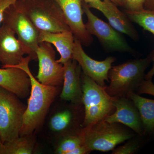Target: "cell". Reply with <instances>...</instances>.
Returning a JSON list of instances; mask_svg holds the SVG:
<instances>
[{
  "instance_id": "obj_4",
  "label": "cell",
  "mask_w": 154,
  "mask_h": 154,
  "mask_svg": "<svg viewBox=\"0 0 154 154\" xmlns=\"http://www.w3.org/2000/svg\"><path fill=\"white\" fill-rule=\"evenodd\" d=\"M82 89V104L85 108L83 128L90 126L110 115L115 107L113 97L105 91V87L83 73L81 75Z\"/></svg>"
},
{
  "instance_id": "obj_11",
  "label": "cell",
  "mask_w": 154,
  "mask_h": 154,
  "mask_svg": "<svg viewBox=\"0 0 154 154\" xmlns=\"http://www.w3.org/2000/svg\"><path fill=\"white\" fill-rule=\"evenodd\" d=\"M82 45L81 42L75 38L72 59L79 65L83 73L99 85L105 87V81L109 82L108 72L115 61V58L108 57L103 61L95 60L86 53Z\"/></svg>"
},
{
  "instance_id": "obj_6",
  "label": "cell",
  "mask_w": 154,
  "mask_h": 154,
  "mask_svg": "<svg viewBox=\"0 0 154 154\" xmlns=\"http://www.w3.org/2000/svg\"><path fill=\"white\" fill-rule=\"evenodd\" d=\"M19 99L0 86V140L2 143L20 136L27 106Z\"/></svg>"
},
{
  "instance_id": "obj_27",
  "label": "cell",
  "mask_w": 154,
  "mask_h": 154,
  "mask_svg": "<svg viewBox=\"0 0 154 154\" xmlns=\"http://www.w3.org/2000/svg\"><path fill=\"white\" fill-rule=\"evenodd\" d=\"M144 9L154 11V0H146Z\"/></svg>"
},
{
  "instance_id": "obj_22",
  "label": "cell",
  "mask_w": 154,
  "mask_h": 154,
  "mask_svg": "<svg viewBox=\"0 0 154 154\" xmlns=\"http://www.w3.org/2000/svg\"><path fill=\"white\" fill-rule=\"evenodd\" d=\"M124 13L131 21L139 25L144 30L149 31L154 35V11L145 9L139 11L125 10Z\"/></svg>"
},
{
  "instance_id": "obj_3",
  "label": "cell",
  "mask_w": 154,
  "mask_h": 154,
  "mask_svg": "<svg viewBox=\"0 0 154 154\" xmlns=\"http://www.w3.org/2000/svg\"><path fill=\"white\" fill-rule=\"evenodd\" d=\"M17 2L39 31L55 33L71 31L62 11L53 0Z\"/></svg>"
},
{
  "instance_id": "obj_12",
  "label": "cell",
  "mask_w": 154,
  "mask_h": 154,
  "mask_svg": "<svg viewBox=\"0 0 154 154\" xmlns=\"http://www.w3.org/2000/svg\"><path fill=\"white\" fill-rule=\"evenodd\" d=\"M59 6L67 24L76 39L82 45L89 46L93 42L83 20V0H53Z\"/></svg>"
},
{
  "instance_id": "obj_20",
  "label": "cell",
  "mask_w": 154,
  "mask_h": 154,
  "mask_svg": "<svg viewBox=\"0 0 154 154\" xmlns=\"http://www.w3.org/2000/svg\"><path fill=\"white\" fill-rule=\"evenodd\" d=\"M35 145L33 134L19 136L5 143L0 141V154H32L34 152Z\"/></svg>"
},
{
  "instance_id": "obj_19",
  "label": "cell",
  "mask_w": 154,
  "mask_h": 154,
  "mask_svg": "<svg viewBox=\"0 0 154 154\" xmlns=\"http://www.w3.org/2000/svg\"><path fill=\"white\" fill-rule=\"evenodd\" d=\"M137 108L142 122L144 130L146 132H154V100L141 97L134 92L128 94Z\"/></svg>"
},
{
  "instance_id": "obj_30",
  "label": "cell",
  "mask_w": 154,
  "mask_h": 154,
  "mask_svg": "<svg viewBox=\"0 0 154 154\" xmlns=\"http://www.w3.org/2000/svg\"><path fill=\"white\" fill-rule=\"evenodd\" d=\"M85 3L86 4L89 5V4H91V3L94 2H96L97 0H83Z\"/></svg>"
},
{
  "instance_id": "obj_16",
  "label": "cell",
  "mask_w": 154,
  "mask_h": 154,
  "mask_svg": "<svg viewBox=\"0 0 154 154\" xmlns=\"http://www.w3.org/2000/svg\"><path fill=\"white\" fill-rule=\"evenodd\" d=\"M0 86L8 90L20 99L30 93L31 83L27 73L17 67L0 69Z\"/></svg>"
},
{
  "instance_id": "obj_21",
  "label": "cell",
  "mask_w": 154,
  "mask_h": 154,
  "mask_svg": "<svg viewBox=\"0 0 154 154\" xmlns=\"http://www.w3.org/2000/svg\"><path fill=\"white\" fill-rule=\"evenodd\" d=\"M84 145L81 130L78 132L72 133L61 136L55 150L57 154H73L77 148Z\"/></svg>"
},
{
  "instance_id": "obj_24",
  "label": "cell",
  "mask_w": 154,
  "mask_h": 154,
  "mask_svg": "<svg viewBox=\"0 0 154 154\" xmlns=\"http://www.w3.org/2000/svg\"><path fill=\"white\" fill-rule=\"evenodd\" d=\"M146 0H125L124 7L125 10L131 11H139L144 9Z\"/></svg>"
},
{
  "instance_id": "obj_10",
  "label": "cell",
  "mask_w": 154,
  "mask_h": 154,
  "mask_svg": "<svg viewBox=\"0 0 154 154\" xmlns=\"http://www.w3.org/2000/svg\"><path fill=\"white\" fill-rule=\"evenodd\" d=\"M13 30L2 24L0 27V63L3 68L11 67L21 63L25 55L33 60L36 54L16 37Z\"/></svg>"
},
{
  "instance_id": "obj_2",
  "label": "cell",
  "mask_w": 154,
  "mask_h": 154,
  "mask_svg": "<svg viewBox=\"0 0 154 154\" xmlns=\"http://www.w3.org/2000/svg\"><path fill=\"white\" fill-rule=\"evenodd\" d=\"M154 54V51L145 58L111 67L108 72L110 85L105 87L107 94L112 97H121L137 91L145 79V72L153 60Z\"/></svg>"
},
{
  "instance_id": "obj_26",
  "label": "cell",
  "mask_w": 154,
  "mask_h": 154,
  "mask_svg": "<svg viewBox=\"0 0 154 154\" xmlns=\"http://www.w3.org/2000/svg\"><path fill=\"white\" fill-rule=\"evenodd\" d=\"M17 0H0V25L2 23L4 14L10 6L17 2Z\"/></svg>"
},
{
  "instance_id": "obj_23",
  "label": "cell",
  "mask_w": 154,
  "mask_h": 154,
  "mask_svg": "<svg viewBox=\"0 0 154 154\" xmlns=\"http://www.w3.org/2000/svg\"><path fill=\"white\" fill-rule=\"evenodd\" d=\"M139 144L137 141H131L125 144L123 146H119L113 149V154H132L134 153L139 148Z\"/></svg>"
},
{
  "instance_id": "obj_25",
  "label": "cell",
  "mask_w": 154,
  "mask_h": 154,
  "mask_svg": "<svg viewBox=\"0 0 154 154\" xmlns=\"http://www.w3.org/2000/svg\"><path fill=\"white\" fill-rule=\"evenodd\" d=\"M137 91L139 94H147L154 96V84L152 79L144 80Z\"/></svg>"
},
{
  "instance_id": "obj_9",
  "label": "cell",
  "mask_w": 154,
  "mask_h": 154,
  "mask_svg": "<svg viewBox=\"0 0 154 154\" xmlns=\"http://www.w3.org/2000/svg\"><path fill=\"white\" fill-rule=\"evenodd\" d=\"M35 53L38 62L36 79L45 85L59 87L63 83L64 66L56 60L51 44L40 42Z\"/></svg>"
},
{
  "instance_id": "obj_13",
  "label": "cell",
  "mask_w": 154,
  "mask_h": 154,
  "mask_svg": "<svg viewBox=\"0 0 154 154\" xmlns=\"http://www.w3.org/2000/svg\"><path fill=\"white\" fill-rule=\"evenodd\" d=\"M115 112L107 116L104 120L110 123H120L128 127L138 134L143 133L142 122L137 108L127 96L113 97Z\"/></svg>"
},
{
  "instance_id": "obj_5",
  "label": "cell",
  "mask_w": 154,
  "mask_h": 154,
  "mask_svg": "<svg viewBox=\"0 0 154 154\" xmlns=\"http://www.w3.org/2000/svg\"><path fill=\"white\" fill-rule=\"evenodd\" d=\"M84 145L90 152L113 150L116 146L131 138L133 134L116 123L104 119L81 129Z\"/></svg>"
},
{
  "instance_id": "obj_8",
  "label": "cell",
  "mask_w": 154,
  "mask_h": 154,
  "mask_svg": "<svg viewBox=\"0 0 154 154\" xmlns=\"http://www.w3.org/2000/svg\"><path fill=\"white\" fill-rule=\"evenodd\" d=\"M17 1L6 10L2 23L13 30L18 39L35 53L39 45V31Z\"/></svg>"
},
{
  "instance_id": "obj_7",
  "label": "cell",
  "mask_w": 154,
  "mask_h": 154,
  "mask_svg": "<svg viewBox=\"0 0 154 154\" xmlns=\"http://www.w3.org/2000/svg\"><path fill=\"white\" fill-rule=\"evenodd\" d=\"M84 13L88 18L85 24L86 29L91 35L96 36L103 47L108 51L131 53L132 48L119 32L108 23L96 17L90 10L88 4L83 1Z\"/></svg>"
},
{
  "instance_id": "obj_1",
  "label": "cell",
  "mask_w": 154,
  "mask_h": 154,
  "mask_svg": "<svg viewBox=\"0 0 154 154\" xmlns=\"http://www.w3.org/2000/svg\"><path fill=\"white\" fill-rule=\"evenodd\" d=\"M32 57L28 55L17 67L25 71L30 79V96L24 116L20 136L31 135L44 121L50 107L59 93L58 87L45 85L39 82L33 76L29 67Z\"/></svg>"
},
{
  "instance_id": "obj_15",
  "label": "cell",
  "mask_w": 154,
  "mask_h": 154,
  "mask_svg": "<svg viewBox=\"0 0 154 154\" xmlns=\"http://www.w3.org/2000/svg\"><path fill=\"white\" fill-rule=\"evenodd\" d=\"M63 86L60 94L62 100L73 105L82 104V89L81 66L73 59L64 64Z\"/></svg>"
},
{
  "instance_id": "obj_29",
  "label": "cell",
  "mask_w": 154,
  "mask_h": 154,
  "mask_svg": "<svg viewBox=\"0 0 154 154\" xmlns=\"http://www.w3.org/2000/svg\"><path fill=\"white\" fill-rule=\"evenodd\" d=\"M109 1H111L116 5L122 6V7L124 6V0H109Z\"/></svg>"
},
{
  "instance_id": "obj_32",
  "label": "cell",
  "mask_w": 154,
  "mask_h": 154,
  "mask_svg": "<svg viewBox=\"0 0 154 154\" xmlns=\"http://www.w3.org/2000/svg\"><path fill=\"white\" fill-rule=\"evenodd\" d=\"M0 141H1V140H0Z\"/></svg>"
},
{
  "instance_id": "obj_31",
  "label": "cell",
  "mask_w": 154,
  "mask_h": 154,
  "mask_svg": "<svg viewBox=\"0 0 154 154\" xmlns=\"http://www.w3.org/2000/svg\"><path fill=\"white\" fill-rule=\"evenodd\" d=\"M125 0H124V2H125Z\"/></svg>"
},
{
  "instance_id": "obj_18",
  "label": "cell",
  "mask_w": 154,
  "mask_h": 154,
  "mask_svg": "<svg viewBox=\"0 0 154 154\" xmlns=\"http://www.w3.org/2000/svg\"><path fill=\"white\" fill-rule=\"evenodd\" d=\"M77 115L74 110L66 108L56 112L49 122L50 129L55 134L62 136L78 132Z\"/></svg>"
},
{
  "instance_id": "obj_17",
  "label": "cell",
  "mask_w": 154,
  "mask_h": 154,
  "mask_svg": "<svg viewBox=\"0 0 154 154\" xmlns=\"http://www.w3.org/2000/svg\"><path fill=\"white\" fill-rule=\"evenodd\" d=\"M75 36L71 31L61 32L39 31L38 41L46 42L54 45L60 54L57 61L64 64L72 59L74 46Z\"/></svg>"
},
{
  "instance_id": "obj_28",
  "label": "cell",
  "mask_w": 154,
  "mask_h": 154,
  "mask_svg": "<svg viewBox=\"0 0 154 154\" xmlns=\"http://www.w3.org/2000/svg\"><path fill=\"white\" fill-rule=\"evenodd\" d=\"M153 60L154 63L152 68L147 73V74L145 75V80L152 79V77L154 75V54Z\"/></svg>"
},
{
  "instance_id": "obj_14",
  "label": "cell",
  "mask_w": 154,
  "mask_h": 154,
  "mask_svg": "<svg viewBox=\"0 0 154 154\" xmlns=\"http://www.w3.org/2000/svg\"><path fill=\"white\" fill-rule=\"evenodd\" d=\"M90 8L96 9L107 18L109 24L119 33L126 34L133 39H138L137 31L125 13L119 11L117 5L109 0H97L88 5Z\"/></svg>"
}]
</instances>
